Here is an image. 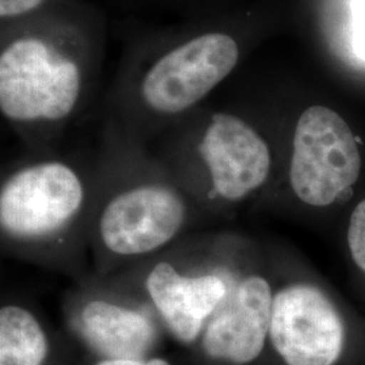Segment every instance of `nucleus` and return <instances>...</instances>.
<instances>
[{
  "instance_id": "nucleus-3",
  "label": "nucleus",
  "mask_w": 365,
  "mask_h": 365,
  "mask_svg": "<svg viewBox=\"0 0 365 365\" xmlns=\"http://www.w3.org/2000/svg\"><path fill=\"white\" fill-rule=\"evenodd\" d=\"M238 45L223 33L191 39L163 56L143 81V96L161 114H179L227 78L238 61Z\"/></svg>"
},
{
  "instance_id": "nucleus-7",
  "label": "nucleus",
  "mask_w": 365,
  "mask_h": 365,
  "mask_svg": "<svg viewBox=\"0 0 365 365\" xmlns=\"http://www.w3.org/2000/svg\"><path fill=\"white\" fill-rule=\"evenodd\" d=\"M214 194L240 200L262 185L271 168L268 145L247 122L218 113L211 118L199 146Z\"/></svg>"
},
{
  "instance_id": "nucleus-6",
  "label": "nucleus",
  "mask_w": 365,
  "mask_h": 365,
  "mask_svg": "<svg viewBox=\"0 0 365 365\" xmlns=\"http://www.w3.org/2000/svg\"><path fill=\"white\" fill-rule=\"evenodd\" d=\"M184 220L185 205L180 195L163 185H141L108 202L99 233L113 253L138 256L168 244Z\"/></svg>"
},
{
  "instance_id": "nucleus-10",
  "label": "nucleus",
  "mask_w": 365,
  "mask_h": 365,
  "mask_svg": "<svg viewBox=\"0 0 365 365\" xmlns=\"http://www.w3.org/2000/svg\"><path fill=\"white\" fill-rule=\"evenodd\" d=\"M84 339L111 360H141L155 341V327L144 314L92 300L80 315Z\"/></svg>"
},
{
  "instance_id": "nucleus-8",
  "label": "nucleus",
  "mask_w": 365,
  "mask_h": 365,
  "mask_svg": "<svg viewBox=\"0 0 365 365\" xmlns=\"http://www.w3.org/2000/svg\"><path fill=\"white\" fill-rule=\"evenodd\" d=\"M274 295L269 283L249 276L227 294L203 334L210 357L237 365L259 357L269 333Z\"/></svg>"
},
{
  "instance_id": "nucleus-9",
  "label": "nucleus",
  "mask_w": 365,
  "mask_h": 365,
  "mask_svg": "<svg viewBox=\"0 0 365 365\" xmlns=\"http://www.w3.org/2000/svg\"><path fill=\"white\" fill-rule=\"evenodd\" d=\"M146 289L165 324L182 342L197 339L205 322L227 297V286L220 276H182L167 261L149 272Z\"/></svg>"
},
{
  "instance_id": "nucleus-13",
  "label": "nucleus",
  "mask_w": 365,
  "mask_h": 365,
  "mask_svg": "<svg viewBox=\"0 0 365 365\" xmlns=\"http://www.w3.org/2000/svg\"><path fill=\"white\" fill-rule=\"evenodd\" d=\"M43 0H0L1 18H11L37 9Z\"/></svg>"
},
{
  "instance_id": "nucleus-5",
  "label": "nucleus",
  "mask_w": 365,
  "mask_h": 365,
  "mask_svg": "<svg viewBox=\"0 0 365 365\" xmlns=\"http://www.w3.org/2000/svg\"><path fill=\"white\" fill-rule=\"evenodd\" d=\"M269 337L287 365H333L344 349L345 330L322 291L294 284L274 297Z\"/></svg>"
},
{
  "instance_id": "nucleus-14",
  "label": "nucleus",
  "mask_w": 365,
  "mask_h": 365,
  "mask_svg": "<svg viewBox=\"0 0 365 365\" xmlns=\"http://www.w3.org/2000/svg\"><path fill=\"white\" fill-rule=\"evenodd\" d=\"M98 365H170L165 360L161 359H153L149 361H143V360H111L107 359L105 361L99 363Z\"/></svg>"
},
{
  "instance_id": "nucleus-4",
  "label": "nucleus",
  "mask_w": 365,
  "mask_h": 365,
  "mask_svg": "<svg viewBox=\"0 0 365 365\" xmlns=\"http://www.w3.org/2000/svg\"><path fill=\"white\" fill-rule=\"evenodd\" d=\"M83 200V184L69 167L61 163L29 167L1 187V229L18 238L54 235L78 214Z\"/></svg>"
},
{
  "instance_id": "nucleus-11",
  "label": "nucleus",
  "mask_w": 365,
  "mask_h": 365,
  "mask_svg": "<svg viewBox=\"0 0 365 365\" xmlns=\"http://www.w3.org/2000/svg\"><path fill=\"white\" fill-rule=\"evenodd\" d=\"M48 339L30 312L4 306L0 312V365H41L48 354Z\"/></svg>"
},
{
  "instance_id": "nucleus-12",
  "label": "nucleus",
  "mask_w": 365,
  "mask_h": 365,
  "mask_svg": "<svg viewBox=\"0 0 365 365\" xmlns=\"http://www.w3.org/2000/svg\"><path fill=\"white\" fill-rule=\"evenodd\" d=\"M348 242L353 260L365 272V200L360 202L352 212Z\"/></svg>"
},
{
  "instance_id": "nucleus-1",
  "label": "nucleus",
  "mask_w": 365,
  "mask_h": 365,
  "mask_svg": "<svg viewBox=\"0 0 365 365\" xmlns=\"http://www.w3.org/2000/svg\"><path fill=\"white\" fill-rule=\"evenodd\" d=\"M361 157L348 123L325 106L303 111L294 134L289 182L302 202L322 207L352 192Z\"/></svg>"
},
{
  "instance_id": "nucleus-2",
  "label": "nucleus",
  "mask_w": 365,
  "mask_h": 365,
  "mask_svg": "<svg viewBox=\"0 0 365 365\" xmlns=\"http://www.w3.org/2000/svg\"><path fill=\"white\" fill-rule=\"evenodd\" d=\"M78 66L37 38L13 42L0 57V110L13 120H58L78 102Z\"/></svg>"
}]
</instances>
